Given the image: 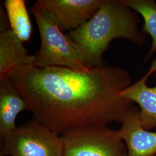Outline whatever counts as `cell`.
I'll return each instance as SVG.
<instances>
[{"mask_svg":"<svg viewBox=\"0 0 156 156\" xmlns=\"http://www.w3.org/2000/svg\"><path fill=\"white\" fill-rule=\"evenodd\" d=\"M140 23L136 12L120 0H104L89 20L68 35L79 47L87 67H100L105 66L102 56L113 39L124 38L139 46L145 44Z\"/></svg>","mask_w":156,"mask_h":156,"instance_id":"2","label":"cell"},{"mask_svg":"<svg viewBox=\"0 0 156 156\" xmlns=\"http://www.w3.org/2000/svg\"><path fill=\"white\" fill-rule=\"evenodd\" d=\"M31 11L36 20L41 37V47L34 65L37 67H61L86 71L83 55L77 44L62 33L56 23L44 10L33 6Z\"/></svg>","mask_w":156,"mask_h":156,"instance_id":"3","label":"cell"},{"mask_svg":"<svg viewBox=\"0 0 156 156\" xmlns=\"http://www.w3.org/2000/svg\"><path fill=\"white\" fill-rule=\"evenodd\" d=\"M33 119L57 134L122 123L134 103L119 96L131 84L123 68L78 71L61 67L17 68L9 76Z\"/></svg>","mask_w":156,"mask_h":156,"instance_id":"1","label":"cell"},{"mask_svg":"<svg viewBox=\"0 0 156 156\" xmlns=\"http://www.w3.org/2000/svg\"><path fill=\"white\" fill-rule=\"evenodd\" d=\"M119 96L139 105L142 126L145 129L156 128V60L143 78L122 91Z\"/></svg>","mask_w":156,"mask_h":156,"instance_id":"7","label":"cell"},{"mask_svg":"<svg viewBox=\"0 0 156 156\" xmlns=\"http://www.w3.org/2000/svg\"><path fill=\"white\" fill-rule=\"evenodd\" d=\"M61 136L63 156H128L117 130L108 126L74 129Z\"/></svg>","mask_w":156,"mask_h":156,"instance_id":"5","label":"cell"},{"mask_svg":"<svg viewBox=\"0 0 156 156\" xmlns=\"http://www.w3.org/2000/svg\"><path fill=\"white\" fill-rule=\"evenodd\" d=\"M25 110L27 104L10 78L0 80V141L16 129L17 117Z\"/></svg>","mask_w":156,"mask_h":156,"instance_id":"10","label":"cell"},{"mask_svg":"<svg viewBox=\"0 0 156 156\" xmlns=\"http://www.w3.org/2000/svg\"><path fill=\"white\" fill-rule=\"evenodd\" d=\"M140 109L132 106L123 118L118 134L126 146L128 156H156V132L142 126Z\"/></svg>","mask_w":156,"mask_h":156,"instance_id":"8","label":"cell"},{"mask_svg":"<svg viewBox=\"0 0 156 156\" xmlns=\"http://www.w3.org/2000/svg\"><path fill=\"white\" fill-rule=\"evenodd\" d=\"M10 24L5 9L1 5L0 7V32L10 30Z\"/></svg>","mask_w":156,"mask_h":156,"instance_id":"13","label":"cell"},{"mask_svg":"<svg viewBox=\"0 0 156 156\" xmlns=\"http://www.w3.org/2000/svg\"><path fill=\"white\" fill-rule=\"evenodd\" d=\"M104 0H37L34 5L46 12L62 31H71L93 16Z\"/></svg>","mask_w":156,"mask_h":156,"instance_id":"6","label":"cell"},{"mask_svg":"<svg viewBox=\"0 0 156 156\" xmlns=\"http://www.w3.org/2000/svg\"><path fill=\"white\" fill-rule=\"evenodd\" d=\"M120 2L144 18V24L141 31L144 34H149L152 39L151 49L145 58L147 62L156 53V2L154 0H120Z\"/></svg>","mask_w":156,"mask_h":156,"instance_id":"12","label":"cell"},{"mask_svg":"<svg viewBox=\"0 0 156 156\" xmlns=\"http://www.w3.org/2000/svg\"><path fill=\"white\" fill-rule=\"evenodd\" d=\"M0 156H63L60 135L33 119L1 141Z\"/></svg>","mask_w":156,"mask_h":156,"instance_id":"4","label":"cell"},{"mask_svg":"<svg viewBox=\"0 0 156 156\" xmlns=\"http://www.w3.org/2000/svg\"><path fill=\"white\" fill-rule=\"evenodd\" d=\"M35 62V55H28L22 41L11 29L0 33V80L9 78L17 68Z\"/></svg>","mask_w":156,"mask_h":156,"instance_id":"9","label":"cell"},{"mask_svg":"<svg viewBox=\"0 0 156 156\" xmlns=\"http://www.w3.org/2000/svg\"><path fill=\"white\" fill-rule=\"evenodd\" d=\"M4 5L11 30L23 42L28 41L31 38L33 28L26 6V1L5 0Z\"/></svg>","mask_w":156,"mask_h":156,"instance_id":"11","label":"cell"}]
</instances>
